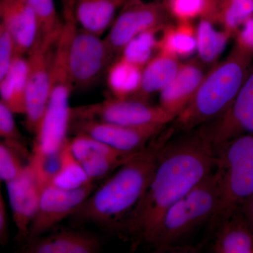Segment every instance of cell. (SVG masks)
Here are the masks:
<instances>
[{
	"mask_svg": "<svg viewBox=\"0 0 253 253\" xmlns=\"http://www.w3.org/2000/svg\"><path fill=\"white\" fill-rule=\"evenodd\" d=\"M170 18L165 3L128 0L105 41L115 54H121L136 36L150 30L166 27Z\"/></svg>",
	"mask_w": 253,
	"mask_h": 253,
	"instance_id": "10",
	"label": "cell"
},
{
	"mask_svg": "<svg viewBox=\"0 0 253 253\" xmlns=\"http://www.w3.org/2000/svg\"><path fill=\"white\" fill-rule=\"evenodd\" d=\"M69 142L70 148L73 156L81 163L91 158L101 156L134 154L132 153L123 152L113 149L111 146L97 140L92 136L83 133L76 134L73 139H70Z\"/></svg>",
	"mask_w": 253,
	"mask_h": 253,
	"instance_id": "29",
	"label": "cell"
},
{
	"mask_svg": "<svg viewBox=\"0 0 253 253\" xmlns=\"http://www.w3.org/2000/svg\"><path fill=\"white\" fill-rule=\"evenodd\" d=\"M235 37V45L253 54V17L241 26Z\"/></svg>",
	"mask_w": 253,
	"mask_h": 253,
	"instance_id": "36",
	"label": "cell"
},
{
	"mask_svg": "<svg viewBox=\"0 0 253 253\" xmlns=\"http://www.w3.org/2000/svg\"><path fill=\"white\" fill-rule=\"evenodd\" d=\"M158 52L179 57H189L196 51V28L191 22L168 24L158 40Z\"/></svg>",
	"mask_w": 253,
	"mask_h": 253,
	"instance_id": "23",
	"label": "cell"
},
{
	"mask_svg": "<svg viewBox=\"0 0 253 253\" xmlns=\"http://www.w3.org/2000/svg\"><path fill=\"white\" fill-rule=\"evenodd\" d=\"M211 126L164 145L147 189L116 231L133 244H154L168 209L217 167Z\"/></svg>",
	"mask_w": 253,
	"mask_h": 253,
	"instance_id": "1",
	"label": "cell"
},
{
	"mask_svg": "<svg viewBox=\"0 0 253 253\" xmlns=\"http://www.w3.org/2000/svg\"><path fill=\"white\" fill-rule=\"evenodd\" d=\"M67 139L61 151V164L51 184L64 189H75L93 182L79 161L73 156Z\"/></svg>",
	"mask_w": 253,
	"mask_h": 253,
	"instance_id": "26",
	"label": "cell"
},
{
	"mask_svg": "<svg viewBox=\"0 0 253 253\" xmlns=\"http://www.w3.org/2000/svg\"><path fill=\"white\" fill-rule=\"evenodd\" d=\"M142 67L133 64L121 56L108 71V86L113 97L131 98L140 87Z\"/></svg>",
	"mask_w": 253,
	"mask_h": 253,
	"instance_id": "24",
	"label": "cell"
},
{
	"mask_svg": "<svg viewBox=\"0 0 253 253\" xmlns=\"http://www.w3.org/2000/svg\"><path fill=\"white\" fill-rule=\"evenodd\" d=\"M181 66L175 56L158 52L143 68L140 87L131 98L146 101L150 95L162 91L175 78Z\"/></svg>",
	"mask_w": 253,
	"mask_h": 253,
	"instance_id": "19",
	"label": "cell"
},
{
	"mask_svg": "<svg viewBox=\"0 0 253 253\" xmlns=\"http://www.w3.org/2000/svg\"><path fill=\"white\" fill-rule=\"evenodd\" d=\"M115 56L101 36L76 27L68 50V68L74 88L85 89L94 85L108 72Z\"/></svg>",
	"mask_w": 253,
	"mask_h": 253,
	"instance_id": "8",
	"label": "cell"
},
{
	"mask_svg": "<svg viewBox=\"0 0 253 253\" xmlns=\"http://www.w3.org/2000/svg\"><path fill=\"white\" fill-rule=\"evenodd\" d=\"M229 38L225 31L216 30L211 21L201 18L196 27V51L200 61L204 63L215 61L225 49Z\"/></svg>",
	"mask_w": 253,
	"mask_h": 253,
	"instance_id": "25",
	"label": "cell"
},
{
	"mask_svg": "<svg viewBox=\"0 0 253 253\" xmlns=\"http://www.w3.org/2000/svg\"><path fill=\"white\" fill-rule=\"evenodd\" d=\"M34 11L39 26V37L58 38L62 31L63 23L60 20L54 0H28Z\"/></svg>",
	"mask_w": 253,
	"mask_h": 253,
	"instance_id": "28",
	"label": "cell"
},
{
	"mask_svg": "<svg viewBox=\"0 0 253 253\" xmlns=\"http://www.w3.org/2000/svg\"><path fill=\"white\" fill-rule=\"evenodd\" d=\"M253 54L234 45L230 54L205 76L194 97L175 118L186 131L224 116L234 103L253 67Z\"/></svg>",
	"mask_w": 253,
	"mask_h": 253,
	"instance_id": "3",
	"label": "cell"
},
{
	"mask_svg": "<svg viewBox=\"0 0 253 253\" xmlns=\"http://www.w3.org/2000/svg\"><path fill=\"white\" fill-rule=\"evenodd\" d=\"M241 210L253 230V195L245 201Z\"/></svg>",
	"mask_w": 253,
	"mask_h": 253,
	"instance_id": "38",
	"label": "cell"
},
{
	"mask_svg": "<svg viewBox=\"0 0 253 253\" xmlns=\"http://www.w3.org/2000/svg\"><path fill=\"white\" fill-rule=\"evenodd\" d=\"M61 151L51 154H31L29 163L36 173L42 189L52 182L61 164Z\"/></svg>",
	"mask_w": 253,
	"mask_h": 253,
	"instance_id": "31",
	"label": "cell"
},
{
	"mask_svg": "<svg viewBox=\"0 0 253 253\" xmlns=\"http://www.w3.org/2000/svg\"><path fill=\"white\" fill-rule=\"evenodd\" d=\"M73 18L66 20L55 46L49 99L39 129L36 134L33 154H51L62 149L67 141L71 121L70 97L74 85L68 63V50L77 27Z\"/></svg>",
	"mask_w": 253,
	"mask_h": 253,
	"instance_id": "4",
	"label": "cell"
},
{
	"mask_svg": "<svg viewBox=\"0 0 253 253\" xmlns=\"http://www.w3.org/2000/svg\"><path fill=\"white\" fill-rule=\"evenodd\" d=\"M217 149L220 188L217 208L210 221L213 230L253 195V134L237 136Z\"/></svg>",
	"mask_w": 253,
	"mask_h": 253,
	"instance_id": "5",
	"label": "cell"
},
{
	"mask_svg": "<svg viewBox=\"0 0 253 253\" xmlns=\"http://www.w3.org/2000/svg\"><path fill=\"white\" fill-rule=\"evenodd\" d=\"M6 184L13 220L17 230L16 240L19 242L26 241L38 211L42 189L30 163L21 175Z\"/></svg>",
	"mask_w": 253,
	"mask_h": 253,
	"instance_id": "13",
	"label": "cell"
},
{
	"mask_svg": "<svg viewBox=\"0 0 253 253\" xmlns=\"http://www.w3.org/2000/svg\"><path fill=\"white\" fill-rule=\"evenodd\" d=\"M61 1L64 19L75 17V9L79 0H61Z\"/></svg>",
	"mask_w": 253,
	"mask_h": 253,
	"instance_id": "39",
	"label": "cell"
},
{
	"mask_svg": "<svg viewBox=\"0 0 253 253\" xmlns=\"http://www.w3.org/2000/svg\"><path fill=\"white\" fill-rule=\"evenodd\" d=\"M171 135L172 131L160 133L144 149L131 156L70 217L73 224L91 223L116 231L147 189L158 155Z\"/></svg>",
	"mask_w": 253,
	"mask_h": 253,
	"instance_id": "2",
	"label": "cell"
},
{
	"mask_svg": "<svg viewBox=\"0 0 253 253\" xmlns=\"http://www.w3.org/2000/svg\"><path fill=\"white\" fill-rule=\"evenodd\" d=\"M211 128L217 148L237 136L253 134V66L231 107Z\"/></svg>",
	"mask_w": 253,
	"mask_h": 253,
	"instance_id": "14",
	"label": "cell"
},
{
	"mask_svg": "<svg viewBox=\"0 0 253 253\" xmlns=\"http://www.w3.org/2000/svg\"><path fill=\"white\" fill-rule=\"evenodd\" d=\"M95 188L94 181L75 189H61L53 184L44 187L28 239L42 236L63 219L71 217L92 194Z\"/></svg>",
	"mask_w": 253,
	"mask_h": 253,
	"instance_id": "11",
	"label": "cell"
},
{
	"mask_svg": "<svg viewBox=\"0 0 253 253\" xmlns=\"http://www.w3.org/2000/svg\"><path fill=\"white\" fill-rule=\"evenodd\" d=\"M8 217L6 204L2 194H0V242L5 246L8 242Z\"/></svg>",
	"mask_w": 253,
	"mask_h": 253,
	"instance_id": "37",
	"label": "cell"
},
{
	"mask_svg": "<svg viewBox=\"0 0 253 253\" xmlns=\"http://www.w3.org/2000/svg\"><path fill=\"white\" fill-rule=\"evenodd\" d=\"M220 188L218 168L206 176L185 196L171 206L165 214L153 246L164 252L210 222L217 208Z\"/></svg>",
	"mask_w": 253,
	"mask_h": 253,
	"instance_id": "6",
	"label": "cell"
},
{
	"mask_svg": "<svg viewBox=\"0 0 253 253\" xmlns=\"http://www.w3.org/2000/svg\"><path fill=\"white\" fill-rule=\"evenodd\" d=\"M136 154L101 156L87 160L81 164L89 179L94 181L104 177L116 168L121 167Z\"/></svg>",
	"mask_w": 253,
	"mask_h": 253,
	"instance_id": "32",
	"label": "cell"
},
{
	"mask_svg": "<svg viewBox=\"0 0 253 253\" xmlns=\"http://www.w3.org/2000/svg\"><path fill=\"white\" fill-rule=\"evenodd\" d=\"M101 244L95 236L76 231H61L28 239L21 252L26 253H96Z\"/></svg>",
	"mask_w": 253,
	"mask_h": 253,
	"instance_id": "17",
	"label": "cell"
},
{
	"mask_svg": "<svg viewBox=\"0 0 253 253\" xmlns=\"http://www.w3.org/2000/svg\"><path fill=\"white\" fill-rule=\"evenodd\" d=\"M58 38L39 37L28 51L26 92V126L38 132L49 101L51 87V69Z\"/></svg>",
	"mask_w": 253,
	"mask_h": 253,
	"instance_id": "7",
	"label": "cell"
},
{
	"mask_svg": "<svg viewBox=\"0 0 253 253\" xmlns=\"http://www.w3.org/2000/svg\"><path fill=\"white\" fill-rule=\"evenodd\" d=\"M253 17V0H207L202 17L220 25L229 36H235L243 24Z\"/></svg>",
	"mask_w": 253,
	"mask_h": 253,
	"instance_id": "20",
	"label": "cell"
},
{
	"mask_svg": "<svg viewBox=\"0 0 253 253\" xmlns=\"http://www.w3.org/2000/svg\"><path fill=\"white\" fill-rule=\"evenodd\" d=\"M164 3L171 17L177 22H191L194 18L202 17L207 0H166Z\"/></svg>",
	"mask_w": 253,
	"mask_h": 253,
	"instance_id": "33",
	"label": "cell"
},
{
	"mask_svg": "<svg viewBox=\"0 0 253 253\" xmlns=\"http://www.w3.org/2000/svg\"><path fill=\"white\" fill-rule=\"evenodd\" d=\"M201 61L194 60L181 63L174 80L160 91V104L166 112L176 118L193 99L205 74Z\"/></svg>",
	"mask_w": 253,
	"mask_h": 253,
	"instance_id": "16",
	"label": "cell"
},
{
	"mask_svg": "<svg viewBox=\"0 0 253 253\" xmlns=\"http://www.w3.org/2000/svg\"><path fill=\"white\" fill-rule=\"evenodd\" d=\"M174 119L161 106H153L136 98H110L71 110V121L93 120L124 126L167 125Z\"/></svg>",
	"mask_w": 253,
	"mask_h": 253,
	"instance_id": "9",
	"label": "cell"
},
{
	"mask_svg": "<svg viewBox=\"0 0 253 253\" xmlns=\"http://www.w3.org/2000/svg\"><path fill=\"white\" fill-rule=\"evenodd\" d=\"M23 166L20 156L1 141L0 144V179L5 183L14 180L22 174Z\"/></svg>",
	"mask_w": 253,
	"mask_h": 253,
	"instance_id": "34",
	"label": "cell"
},
{
	"mask_svg": "<svg viewBox=\"0 0 253 253\" xmlns=\"http://www.w3.org/2000/svg\"><path fill=\"white\" fill-rule=\"evenodd\" d=\"M27 70V60L23 56H16L9 71L0 80L1 101L14 113L26 112Z\"/></svg>",
	"mask_w": 253,
	"mask_h": 253,
	"instance_id": "22",
	"label": "cell"
},
{
	"mask_svg": "<svg viewBox=\"0 0 253 253\" xmlns=\"http://www.w3.org/2000/svg\"><path fill=\"white\" fill-rule=\"evenodd\" d=\"M0 136L3 142L9 146L20 156L31 158L23 142V136L20 132L14 118V113L0 101Z\"/></svg>",
	"mask_w": 253,
	"mask_h": 253,
	"instance_id": "30",
	"label": "cell"
},
{
	"mask_svg": "<svg viewBox=\"0 0 253 253\" xmlns=\"http://www.w3.org/2000/svg\"><path fill=\"white\" fill-rule=\"evenodd\" d=\"M216 230L212 253H253V230L241 208Z\"/></svg>",
	"mask_w": 253,
	"mask_h": 253,
	"instance_id": "18",
	"label": "cell"
},
{
	"mask_svg": "<svg viewBox=\"0 0 253 253\" xmlns=\"http://www.w3.org/2000/svg\"><path fill=\"white\" fill-rule=\"evenodd\" d=\"M1 23L14 41L17 56H24L39 38L38 19L28 0H0Z\"/></svg>",
	"mask_w": 253,
	"mask_h": 253,
	"instance_id": "15",
	"label": "cell"
},
{
	"mask_svg": "<svg viewBox=\"0 0 253 253\" xmlns=\"http://www.w3.org/2000/svg\"><path fill=\"white\" fill-rule=\"evenodd\" d=\"M128 0H79L74 16L82 28L101 36L114 19L118 8Z\"/></svg>",
	"mask_w": 253,
	"mask_h": 253,
	"instance_id": "21",
	"label": "cell"
},
{
	"mask_svg": "<svg viewBox=\"0 0 253 253\" xmlns=\"http://www.w3.org/2000/svg\"><path fill=\"white\" fill-rule=\"evenodd\" d=\"M163 28H156L141 33L126 44L121 56L129 62L144 68L152 59L153 51L158 49L156 34Z\"/></svg>",
	"mask_w": 253,
	"mask_h": 253,
	"instance_id": "27",
	"label": "cell"
},
{
	"mask_svg": "<svg viewBox=\"0 0 253 253\" xmlns=\"http://www.w3.org/2000/svg\"><path fill=\"white\" fill-rule=\"evenodd\" d=\"M16 56L14 41L7 29L0 23V80L6 76Z\"/></svg>",
	"mask_w": 253,
	"mask_h": 253,
	"instance_id": "35",
	"label": "cell"
},
{
	"mask_svg": "<svg viewBox=\"0 0 253 253\" xmlns=\"http://www.w3.org/2000/svg\"><path fill=\"white\" fill-rule=\"evenodd\" d=\"M166 126L153 124L129 126L93 120H72L70 127L76 134H87L113 149L134 154L144 149Z\"/></svg>",
	"mask_w": 253,
	"mask_h": 253,
	"instance_id": "12",
	"label": "cell"
}]
</instances>
